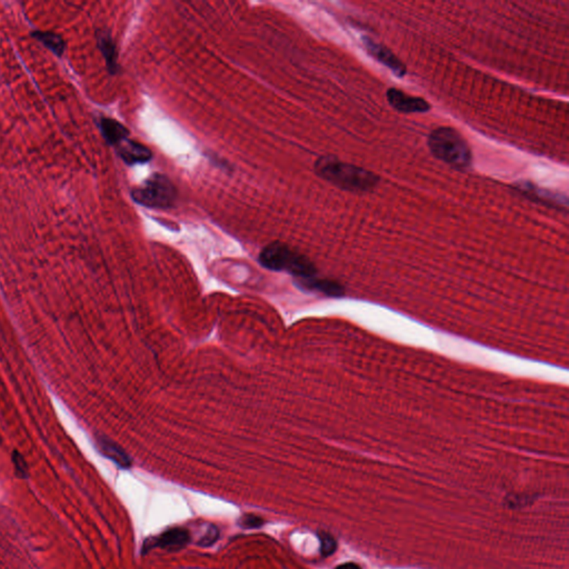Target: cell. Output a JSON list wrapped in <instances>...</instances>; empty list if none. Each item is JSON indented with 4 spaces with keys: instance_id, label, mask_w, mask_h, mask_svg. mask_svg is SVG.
<instances>
[{
    "instance_id": "6da1fadb",
    "label": "cell",
    "mask_w": 569,
    "mask_h": 569,
    "mask_svg": "<svg viewBox=\"0 0 569 569\" xmlns=\"http://www.w3.org/2000/svg\"><path fill=\"white\" fill-rule=\"evenodd\" d=\"M315 172L323 179L348 192H370L380 182V176L374 172L341 162L333 156L318 158L315 162Z\"/></svg>"
},
{
    "instance_id": "7a4b0ae2",
    "label": "cell",
    "mask_w": 569,
    "mask_h": 569,
    "mask_svg": "<svg viewBox=\"0 0 569 569\" xmlns=\"http://www.w3.org/2000/svg\"><path fill=\"white\" fill-rule=\"evenodd\" d=\"M259 263L267 270L287 272L298 280L315 277L317 274L316 267L307 257L280 241L267 245L259 255Z\"/></svg>"
},
{
    "instance_id": "3957f363",
    "label": "cell",
    "mask_w": 569,
    "mask_h": 569,
    "mask_svg": "<svg viewBox=\"0 0 569 569\" xmlns=\"http://www.w3.org/2000/svg\"><path fill=\"white\" fill-rule=\"evenodd\" d=\"M431 154L446 164L465 170L472 165V150L464 137L449 127H439L429 137Z\"/></svg>"
},
{
    "instance_id": "277c9868",
    "label": "cell",
    "mask_w": 569,
    "mask_h": 569,
    "mask_svg": "<svg viewBox=\"0 0 569 569\" xmlns=\"http://www.w3.org/2000/svg\"><path fill=\"white\" fill-rule=\"evenodd\" d=\"M135 203L154 209L172 207L177 200L178 192L172 180L165 175L154 174L145 180L143 185L131 192Z\"/></svg>"
},
{
    "instance_id": "5b68a950",
    "label": "cell",
    "mask_w": 569,
    "mask_h": 569,
    "mask_svg": "<svg viewBox=\"0 0 569 569\" xmlns=\"http://www.w3.org/2000/svg\"><path fill=\"white\" fill-rule=\"evenodd\" d=\"M362 41L366 52L374 60L387 67L388 70H392L398 77H404L405 76L406 72H406L405 65L402 62V60H398L397 57L392 54L390 49L378 44L376 41L370 39V37L363 36Z\"/></svg>"
},
{
    "instance_id": "8992f818",
    "label": "cell",
    "mask_w": 569,
    "mask_h": 569,
    "mask_svg": "<svg viewBox=\"0 0 569 569\" xmlns=\"http://www.w3.org/2000/svg\"><path fill=\"white\" fill-rule=\"evenodd\" d=\"M387 100L390 105L400 113H426L431 109L429 101L421 97L407 95L397 88H390L387 90Z\"/></svg>"
},
{
    "instance_id": "52a82bcc",
    "label": "cell",
    "mask_w": 569,
    "mask_h": 569,
    "mask_svg": "<svg viewBox=\"0 0 569 569\" xmlns=\"http://www.w3.org/2000/svg\"><path fill=\"white\" fill-rule=\"evenodd\" d=\"M115 149L118 156L123 159V162L129 166L145 164L153 158L152 150L148 147L129 138L123 140L118 146H116Z\"/></svg>"
},
{
    "instance_id": "ba28073f",
    "label": "cell",
    "mask_w": 569,
    "mask_h": 569,
    "mask_svg": "<svg viewBox=\"0 0 569 569\" xmlns=\"http://www.w3.org/2000/svg\"><path fill=\"white\" fill-rule=\"evenodd\" d=\"M96 39H97L98 49L105 60L108 72L111 74H117L119 70L118 55H117V48H116L115 41L111 37V33L107 29H97Z\"/></svg>"
},
{
    "instance_id": "9c48e42d",
    "label": "cell",
    "mask_w": 569,
    "mask_h": 569,
    "mask_svg": "<svg viewBox=\"0 0 569 569\" xmlns=\"http://www.w3.org/2000/svg\"><path fill=\"white\" fill-rule=\"evenodd\" d=\"M101 136L109 146H118L123 140L129 138V131L123 123L114 118L101 116L97 121Z\"/></svg>"
},
{
    "instance_id": "30bf717a",
    "label": "cell",
    "mask_w": 569,
    "mask_h": 569,
    "mask_svg": "<svg viewBox=\"0 0 569 569\" xmlns=\"http://www.w3.org/2000/svg\"><path fill=\"white\" fill-rule=\"evenodd\" d=\"M96 441H97L98 449L104 456L113 460L116 465H118L123 470L131 468V457L127 455L126 451L119 446L118 443L106 436H98Z\"/></svg>"
},
{
    "instance_id": "8fae6325",
    "label": "cell",
    "mask_w": 569,
    "mask_h": 569,
    "mask_svg": "<svg viewBox=\"0 0 569 569\" xmlns=\"http://www.w3.org/2000/svg\"><path fill=\"white\" fill-rule=\"evenodd\" d=\"M31 36L40 43L45 48L48 49L49 52L54 54L58 58L64 57L66 52L67 43L64 37L55 31H33Z\"/></svg>"
},
{
    "instance_id": "7c38bea8",
    "label": "cell",
    "mask_w": 569,
    "mask_h": 569,
    "mask_svg": "<svg viewBox=\"0 0 569 569\" xmlns=\"http://www.w3.org/2000/svg\"><path fill=\"white\" fill-rule=\"evenodd\" d=\"M298 286L304 289L317 290V292H323L327 296H333V297H339L344 294L343 286L333 280H321V278L316 277L305 278V280H299Z\"/></svg>"
},
{
    "instance_id": "4fadbf2b",
    "label": "cell",
    "mask_w": 569,
    "mask_h": 569,
    "mask_svg": "<svg viewBox=\"0 0 569 569\" xmlns=\"http://www.w3.org/2000/svg\"><path fill=\"white\" fill-rule=\"evenodd\" d=\"M190 536L188 531L185 529H172L165 531L160 536L155 539V545L162 547V548L170 549V551H177L182 548L186 543L189 541Z\"/></svg>"
},
{
    "instance_id": "5bb4252c",
    "label": "cell",
    "mask_w": 569,
    "mask_h": 569,
    "mask_svg": "<svg viewBox=\"0 0 569 569\" xmlns=\"http://www.w3.org/2000/svg\"><path fill=\"white\" fill-rule=\"evenodd\" d=\"M319 539H321V551L323 556H331L336 551L337 543L331 534L321 533Z\"/></svg>"
},
{
    "instance_id": "9a60e30c",
    "label": "cell",
    "mask_w": 569,
    "mask_h": 569,
    "mask_svg": "<svg viewBox=\"0 0 569 569\" xmlns=\"http://www.w3.org/2000/svg\"><path fill=\"white\" fill-rule=\"evenodd\" d=\"M13 463L17 476L19 478H27L28 477V466H27L26 460L23 458V455L18 451H13Z\"/></svg>"
},
{
    "instance_id": "2e32d148",
    "label": "cell",
    "mask_w": 569,
    "mask_h": 569,
    "mask_svg": "<svg viewBox=\"0 0 569 569\" xmlns=\"http://www.w3.org/2000/svg\"><path fill=\"white\" fill-rule=\"evenodd\" d=\"M263 524L264 519L255 515H245L239 519V526L246 529H259Z\"/></svg>"
},
{
    "instance_id": "e0dca14e",
    "label": "cell",
    "mask_w": 569,
    "mask_h": 569,
    "mask_svg": "<svg viewBox=\"0 0 569 569\" xmlns=\"http://www.w3.org/2000/svg\"><path fill=\"white\" fill-rule=\"evenodd\" d=\"M217 529L215 527H211V531H208L207 535L203 537V538L200 539L199 543L200 545H203V546H209L214 541L217 539Z\"/></svg>"
},
{
    "instance_id": "ac0fdd59",
    "label": "cell",
    "mask_w": 569,
    "mask_h": 569,
    "mask_svg": "<svg viewBox=\"0 0 569 569\" xmlns=\"http://www.w3.org/2000/svg\"><path fill=\"white\" fill-rule=\"evenodd\" d=\"M335 569H362L358 565L354 564V563H346V564L339 565L338 567H336Z\"/></svg>"
}]
</instances>
